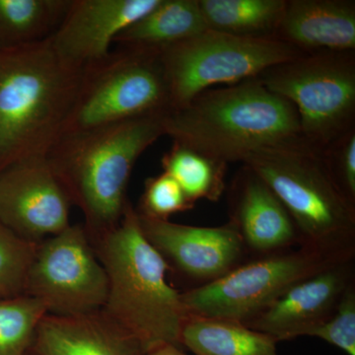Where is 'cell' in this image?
Segmentation results:
<instances>
[{"label": "cell", "mask_w": 355, "mask_h": 355, "mask_svg": "<svg viewBox=\"0 0 355 355\" xmlns=\"http://www.w3.org/2000/svg\"><path fill=\"white\" fill-rule=\"evenodd\" d=\"M163 172L181 187L191 202L207 200L217 202L225 191L227 164L202 153L173 141L161 159Z\"/></svg>", "instance_id": "cell-22"}, {"label": "cell", "mask_w": 355, "mask_h": 355, "mask_svg": "<svg viewBox=\"0 0 355 355\" xmlns=\"http://www.w3.org/2000/svg\"><path fill=\"white\" fill-rule=\"evenodd\" d=\"M230 220L247 252L266 256L300 247L297 228L284 203L268 184L244 166L232 188Z\"/></svg>", "instance_id": "cell-15"}, {"label": "cell", "mask_w": 355, "mask_h": 355, "mask_svg": "<svg viewBox=\"0 0 355 355\" xmlns=\"http://www.w3.org/2000/svg\"><path fill=\"white\" fill-rule=\"evenodd\" d=\"M91 243L108 277L102 310L139 343L144 354L165 343L181 347L189 316L182 292L168 282L171 268L144 237L130 200L118 226Z\"/></svg>", "instance_id": "cell-3"}, {"label": "cell", "mask_w": 355, "mask_h": 355, "mask_svg": "<svg viewBox=\"0 0 355 355\" xmlns=\"http://www.w3.org/2000/svg\"><path fill=\"white\" fill-rule=\"evenodd\" d=\"M39 243L28 241L0 221V298L25 294Z\"/></svg>", "instance_id": "cell-24"}, {"label": "cell", "mask_w": 355, "mask_h": 355, "mask_svg": "<svg viewBox=\"0 0 355 355\" xmlns=\"http://www.w3.org/2000/svg\"><path fill=\"white\" fill-rule=\"evenodd\" d=\"M275 38L304 53L354 51L355 2L287 0Z\"/></svg>", "instance_id": "cell-17"}, {"label": "cell", "mask_w": 355, "mask_h": 355, "mask_svg": "<svg viewBox=\"0 0 355 355\" xmlns=\"http://www.w3.org/2000/svg\"><path fill=\"white\" fill-rule=\"evenodd\" d=\"M163 128L173 141L227 165L260 149L304 140L293 105L259 77L200 93L166 112Z\"/></svg>", "instance_id": "cell-1"}, {"label": "cell", "mask_w": 355, "mask_h": 355, "mask_svg": "<svg viewBox=\"0 0 355 355\" xmlns=\"http://www.w3.org/2000/svg\"><path fill=\"white\" fill-rule=\"evenodd\" d=\"M340 261L305 247L266 254L182 292V300L189 315L246 323L300 280Z\"/></svg>", "instance_id": "cell-9"}, {"label": "cell", "mask_w": 355, "mask_h": 355, "mask_svg": "<svg viewBox=\"0 0 355 355\" xmlns=\"http://www.w3.org/2000/svg\"><path fill=\"white\" fill-rule=\"evenodd\" d=\"M46 308L23 295L0 298V355H28Z\"/></svg>", "instance_id": "cell-23"}, {"label": "cell", "mask_w": 355, "mask_h": 355, "mask_svg": "<svg viewBox=\"0 0 355 355\" xmlns=\"http://www.w3.org/2000/svg\"><path fill=\"white\" fill-rule=\"evenodd\" d=\"M158 1L71 0L51 44L65 62L83 69L108 55L114 39Z\"/></svg>", "instance_id": "cell-14"}, {"label": "cell", "mask_w": 355, "mask_h": 355, "mask_svg": "<svg viewBox=\"0 0 355 355\" xmlns=\"http://www.w3.org/2000/svg\"><path fill=\"white\" fill-rule=\"evenodd\" d=\"M170 109L169 89L158 51L119 46L83 67L62 137Z\"/></svg>", "instance_id": "cell-6"}, {"label": "cell", "mask_w": 355, "mask_h": 355, "mask_svg": "<svg viewBox=\"0 0 355 355\" xmlns=\"http://www.w3.org/2000/svg\"><path fill=\"white\" fill-rule=\"evenodd\" d=\"M71 0H0V51L53 36Z\"/></svg>", "instance_id": "cell-20"}, {"label": "cell", "mask_w": 355, "mask_h": 355, "mask_svg": "<svg viewBox=\"0 0 355 355\" xmlns=\"http://www.w3.org/2000/svg\"><path fill=\"white\" fill-rule=\"evenodd\" d=\"M165 113L64 135L46 156L71 205L83 211L91 242L120 223L133 167L164 137Z\"/></svg>", "instance_id": "cell-2"}, {"label": "cell", "mask_w": 355, "mask_h": 355, "mask_svg": "<svg viewBox=\"0 0 355 355\" xmlns=\"http://www.w3.org/2000/svg\"><path fill=\"white\" fill-rule=\"evenodd\" d=\"M321 150L336 184L355 205V128Z\"/></svg>", "instance_id": "cell-27"}, {"label": "cell", "mask_w": 355, "mask_h": 355, "mask_svg": "<svg viewBox=\"0 0 355 355\" xmlns=\"http://www.w3.org/2000/svg\"><path fill=\"white\" fill-rule=\"evenodd\" d=\"M207 29L245 37H275L287 0H198Z\"/></svg>", "instance_id": "cell-21"}, {"label": "cell", "mask_w": 355, "mask_h": 355, "mask_svg": "<svg viewBox=\"0 0 355 355\" xmlns=\"http://www.w3.org/2000/svg\"><path fill=\"white\" fill-rule=\"evenodd\" d=\"M144 355H189L182 349L181 347L171 345V343H165V345H158L154 349L148 350Z\"/></svg>", "instance_id": "cell-28"}, {"label": "cell", "mask_w": 355, "mask_h": 355, "mask_svg": "<svg viewBox=\"0 0 355 355\" xmlns=\"http://www.w3.org/2000/svg\"><path fill=\"white\" fill-rule=\"evenodd\" d=\"M157 51L171 109L181 108L212 86L254 78L305 53L275 37L237 36L210 29Z\"/></svg>", "instance_id": "cell-7"}, {"label": "cell", "mask_w": 355, "mask_h": 355, "mask_svg": "<svg viewBox=\"0 0 355 355\" xmlns=\"http://www.w3.org/2000/svg\"><path fill=\"white\" fill-rule=\"evenodd\" d=\"M195 205L187 197L180 184L163 172L146 180L137 211L146 218L169 220L173 214L189 211Z\"/></svg>", "instance_id": "cell-25"}, {"label": "cell", "mask_w": 355, "mask_h": 355, "mask_svg": "<svg viewBox=\"0 0 355 355\" xmlns=\"http://www.w3.org/2000/svg\"><path fill=\"white\" fill-rule=\"evenodd\" d=\"M26 295L38 299L46 313L73 316L101 310L108 277L84 225H70L39 243L28 275Z\"/></svg>", "instance_id": "cell-10"}, {"label": "cell", "mask_w": 355, "mask_h": 355, "mask_svg": "<svg viewBox=\"0 0 355 355\" xmlns=\"http://www.w3.org/2000/svg\"><path fill=\"white\" fill-rule=\"evenodd\" d=\"M180 342L195 355H279L272 336L234 320L189 315Z\"/></svg>", "instance_id": "cell-19"}, {"label": "cell", "mask_w": 355, "mask_h": 355, "mask_svg": "<svg viewBox=\"0 0 355 355\" xmlns=\"http://www.w3.org/2000/svg\"><path fill=\"white\" fill-rule=\"evenodd\" d=\"M71 207L46 157L0 171V221L28 241L41 243L69 227Z\"/></svg>", "instance_id": "cell-11"}, {"label": "cell", "mask_w": 355, "mask_h": 355, "mask_svg": "<svg viewBox=\"0 0 355 355\" xmlns=\"http://www.w3.org/2000/svg\"><path fill=\"white\" fill-rule=\"evenodd\" d=\"M242 163L284 203L300 247L336 260L355 258V205L336 184L321 149L302 140L254 151Z\"/></svg>", "instance_id": "cell-5"}, {"label": "cell", "mask_w": 355, "mask_h": 355, "mask_svg": "<svg viewBox=\"0 0 355 355\" xmlns=\"http://www.w3.org/2000/svg\"><path fill=\"white\" fill-rule=\"evenodd\" d=\"M137 216L147 241L171 270L196 282L195 287L220 279L246 256L241 235L230 219L217 227H200Z\"/></svg>", "instance_id": "cell-12"}, {"label": "cell", "mask_w": 355, "mask_h": 355, "mask_svg": "<svg viewBox=\"0 0 355 355\" xmlns=\"http://www.w3.org/2000/svg\"><path fill=\"white\" fill-rule=\"evenodd\" d=\"M127 331L98 310L87 314H46L35 334L28 355H144Z\"/></svg>", "instance_id": "cell-16"}, {"label": "cell", "mask_w": 355, "mask_h": 355, "mask_svg": "<svg viewBox=\"0 0 355 355\" xmlns=\"http://www.w3.org/2000/svg\"><path fill=\"white\" fill-rule=\"evenodd\" d=\"M83 70L65 62L50 38L0 51V171L48 156L62 137Z\"/></svg>", "instance_id": "cell-4"}, {"label": "cell", "mask_w": 355, "mask_h": 355, "mask_svg": "<svg viewBox=\"0 0 355 355\" xmlns=\"http://www.w3.org/2000/svg\"><path fill=\"white\" fill-rule=\"evenodd\" d=\"M207 29L198 0H159L149 12L123 30L114 44L159 51Z\"/></svg>", "instance_id": "cell-18"}, {"label": "cell", "mask_w": 355, "mask_h": 355, "mask_svg": "<svg viewBox=\"0 0 355 355\" xmlns=\"http://www.w3.org/2000/svg\"><path fill=\"white\" fill-rule=\"evenodd\" d=\"M354 266V259L340 261L300 280L243 324L277 343L309 336L333 316L343 294L355 282Z\"/></svg>", "instance_id": "cell-13"}, {"label": "cell", "mask_w": 355, "mask_h": 355, "mask_svg": "<svg viewBox=\"0 0 355 355\" xmlns=\"http://www.w3.org/2000/svg\"><path fill=\"white\" fill-rule=\"evenodd\" d=\"M258 77L293 105L310 146L323 149L354 128V51H309Z\"/></svg>", "instance_id": "cell-8"}, {"label": "cell", "mask_w": 355, "mask_h": 355, "mask_svg": "<svg viewBox=\"0 0 355 355\" xmlns=\"http://www.w3.org/2000/svg\"><path fill=\"white\" fill-rule=\"evenodd\" d=\"M309 336L330 343L347 355H355V282L343 294L333 316Z\"/></svg>", "instance_id": "cell-26"}]
</instances>
